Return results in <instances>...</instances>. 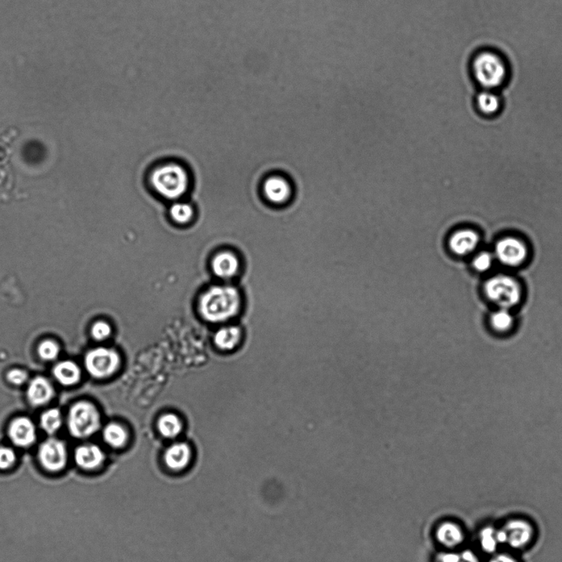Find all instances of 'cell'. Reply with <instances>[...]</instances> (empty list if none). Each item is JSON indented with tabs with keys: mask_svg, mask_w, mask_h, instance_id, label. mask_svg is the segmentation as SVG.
<instances>
[{
	"mask_svg": "<svg viewBox=\"0 0 562 562\" xmlns=\"http://www.w3.org/2000/svg\"><path fill=\"white\" fill-rule=\"evenodd\" d=\"M240 295L235 287H211L199 299V310L208 322L222 323L235 317L240 307Z\"/></svg>",
	"mask_w": 562,
	"mask_h": 562,
	"instance_id": "cell-1",
	"label": "cell"
},
{
	"mask_svg": "<svg viewBox=\"0 0 562 562\" xmlns=\"http://www.w3.org/2000/svg\"><path fill=\"white\" fill-rule=\"evenodd\" d=\"M472 76L482 89L494 90L506 85L509 66L501 53L485 49L474 55L471 61Z\"/></svg>",
	"mask_w": 562,
	"mask_h": 562,
	"instance_id": "cell-2",
	"label": "cell"
},
{
	"mask_svg": "<svg viewBox=\"0 0 562 562\" xmlns=\"http://www.w3.org/2000/svg\"><path fill=\"white\" fill-rule=\"evenodd\" d=\"M490 301L499 309L510 310L522 301L523 288L517 279L507 274H497L487 279L483 286Z\"/></svg>",
	"mask_w": 562,
	"mask_h": 562,
	"instance_id": "cell-3",
	"label": "cell"
},
{
	"mask_svg": "<svg viewBox=\"0 0 562 562\" xmlns=\"http://www.w3.org/2000/svg\"><path fill=\"white\" fill-rule=\"evenodd\" d=\"M151 182L153 188L161 197L176 199L186 193L188 188L189 178L182 166L166 164L153 171Z\"/></svg>",
	"mask_w": 562,
	"mask_h": 562,
	"instance_id": "cell-4",
	"label": "cell"
},
{
	"mask_svg": "<svg viewBox=\"0 0 562 562\" xmlns=\"http://www.w3.org/2000/svg\"><path fill=\"white\" fill-rule=\"evenodd\" d=\"M68 429L74 438L85 439L97 432L101 426L99 412L89 402H78L70 408Z\"/></svg>",
	"mask_w": 562,
	"mask_h": 562,
	"instance_id": "cell-5",
	"label": "cell"
},
{
	"mask_svg": "<svg viewBox=\"0 0 562 562\" xmlns=\"http://www.w3.org/2000/svg\"><path fill=\"white\" fill-rule=\"evenodd\" d=\"M494 256L499 263L509 268H519L530 258V246L516 235H505L495 241Z\"/></svg>",
	"mask_w": 562,
	"mask_h": 562,
	"instance_id": "cell-6",
	"label": "cell"
},
{
	"mask_svg": "<svg viewBox=\"0 0 562 562\" xmlns=\"http://www.w3.org/2000/svg\"><path fill=\"white\" fill-rule=\"evenodd\" d=\"M497 535L501 546L522 550L534 541L535 528L527 519L515 518L508 520L501 528H498Z\"/></svg>",
	"mask_w": 562,
	"mask_h": 562,
	"instance_id": "cell-7",
	"label": "cell"
},
{
	"mask_svg": "<svg viewBox=\"0 0 562 562\" xmlns=\"http://www.w3.org/2000/svg\"><path fill=\"white\" fill-rule=\"evenodd\" d=\"M85 363L91 376L104 378L112 376L118 370L120 356L114 349L98 347L87 353Z\"/></svg>",
	"mask_w": 562,
	"mask_h": 562,
	"instance_id": "cell-8",
	"label": "cell"
},
{
	"mask_svg": "<svg viewBox=\"0 0 562 562\" xmlns=\"http://www.w3.org/2000/svg\"><path fill=\"white\" fill-rule=\"evenodd\" d=\"M481 243L479 232L473 228L464 227L451 233L448 239V248L453 255L467 257L477 252Z\"/></svg>",
	"mask_w": 562,
	"mask_h": 562,
	"instance_id": "cell-9",
	"label": "cell"
},
{
	"mask_svg": "<svg viewBox=\"0 0 562 562\" xmlns=\"http://www.w3.org/2000/svg\"><path fill=\"white\" fill-rule=\"evenodd\" d=\"M41 464L51 472L61 471L67 461V451L62 441L51 438L41 444L39 452Z\"/></svg>",
	"mask_w": 562,
	"mask_h": 562,
	"instance_id": "cell-10",
	"label": "cell"
},
{
	"mask_svg": "<svg viewBox=\"0 0 562 562\" xmlns=\"http://www.w3.org/2000/svg\"><path fill=\"white\" fill-rule=\"evenodd\" d=\"M437 543L446 551L457 550L465 542L466 534L461 524L453 520H445L436 527Z\"/></svg>",
	"mask_w": 562,
	"mask_h": 562,
	"instance_id": "cell-11",
	"label": "cell"
},
{
	"mask_svg": "<svg viewBox=\"0 0 562 562\" xmlns=\"http://www.w3.org/2000/svg\"><path fill=\"white\" fill-rule=\"evenodd\" d=\"M8 435L12 442L17 446L28 447L36 441V427L29 418H16L8 427Z\"/></svg>",
	"mask_w": 562,
	"mask_h": 562,
	"instance_id": "cell-12",
	"label": "cell"
},
{
	"mask_svg": "<svg viewBox=\"0 0 562 562\" xmlns=\"http://www.w3.org/2000/svg\"><path fill=\"white\" fill-rule=\"evenodd\" d=\"M263 190L266 199L274 205H284L290 201L293 193L290 182L281 176L266 179Z\"/></svg>",
	"mask_w": 562,
	"mask_h": 562,
	"instance_id": "cell-13",
	"label": "cell"
},
{
	"mask_svg": "<svg viewBox=\"0 0 562 562\" xmlns=\"http://www.w3.org/2000/svg\"><path fill=\"white\" fill-rule=\"evenodd\" d=\"M53 396V387L47 378L36 377L28 385L27 397L32 406H43L51 401Z\"/></svg>",
	"mask_w": 562,
	"mask_h": 562,
	"instance_id": "cell-14",
	"label": "cell"
},
{
	"mask_svg": "<svg viewBox=\"0 0 562 562\" xmlns=\"http://www.w3.org/2000/svg\"><path fill=\"white\" fill-rule=\"evenodd\" d=\"M74 460L78 466L86 470L99 467L105 460L102 449L95 444H85L76 448Z\"/></svg>",
	"mask_w": 562,
	"mask_h": 562,
	"instance_id": "cell-15",
	"label": "cell"
},
{
	"mask_svg": "<svg viewBox=\"0 0 562 562\" xmlns=\"http://www.w3.org/2000/svg\"><path fill=\"white\" fill-rule=\"evenodd\" d=\"M211 266L216 276L226 280L234 277L238 273L239 261L234 253L222 252L213 258Z\"/></svg>",
	"mask_w": 562,
	"mask_h": 562,
	"instance_id": "cell-16",
	"label": "cell"
},
{
	"mask_svg": "<svg viewBox=\"0 0 562 562\" xmlns=\"http://www.w3.org/2000/svg\"><path fill=\"white\" fill-rule=\"evenodd\" d=\"M502 104L501 96L497 91L482 89L476 96L477 110L487 118L497 115L501 111Z\"/></svg>",
	"mask_w": 562,
	"mask_h": 562,
	"instance_id": "cell-17",
	"label": "cell"
},
{
	"mask_svg": "<svg viewBox=\"0 0 562 562\" xmlns=\"http://www.w3.org/2000/svg\"><path fill=\"white\" fill-rule=\"evenodd\" d=\"M191 459V448L185 443H177L170 446L165 453L166 466L175 471L185 468Z\"/></svg>",
	"mask_w": 562,
	"mask_h": 562,
	"instance_id": "cell-18",
	"label": "cell"
},
{
	"mask_svg": "<svg viewBox=\"0 0 562 562\" xmlns=\"http://www.w3.org/2000/svg\"><path fill=\"white\" fill-rule=\"evenodd\" d=\"M52 372L56 380L64 386L76 385L80 380V369L73 361L65 360L59 362V363L54 366Z\"/></svg>",
	"mask_w": 562,
	"mask_h": 562,
	"instance_id": "cell-19",
	"label": "cell"
},
{
	"mask_svg": "<svg viewBox=\"0 0 562 562\" xmlns=\"http://www.w3.org/2000/svg\"><path fill=\"white\" fill-rule=\"evenodd\" d=\"M241 336L240 329L237 327H226L220 328L215 333L214 341L217 347L223 351H230L239 343Z\"/></svg>",
	"mask_w": 562,
	"mask_h": 562,
	"instance_id": "cell-20",
	"label": "cell"
},
{
	"mask_svg": "<svg viewBox=\"0 0 562 562\" xmlns=\"http://www.w3.org/2000/svg\"><path fill=\"white\" fill-rule=\"evenodd\" d=\"M158 428L160 434L165 438L173 439L180 434L182 424L176 415L165 414L160 418Z\"/></svg>",
	"mask_w": 562,
	"mask_h": 562,
	"instance_id": "cell-21",
	"label": "cell"
},
{
	"mask_svg": "<svg viewBox=\"0 0 562 562\" xmlns=\"http://www.w3.org/2000/svg\"><path fill=\"white\" fill-rule=\"evenodd\" d=\"M103 439L110 446L120 448L127 443V433L119 424H108L103 430Z\"/></svg>",
	"mask_w": 562,
	"mask_h": 562,
	"instance_id": "cell-22",
	"label": "cell"
},
{
	"mask_svg": "<svg viewBox=\"0 0 562 562\" xmlns=\"http://www.w3.org/2000/svg\"><path fill=\"white\" fill-rule=\"evenodd\" d=\"M479 544L483 552L487 554H495L501 547L499 543L497 528L493 526L483 528L479 534Z\"/></svg>",
	"mask_w": 562,
	"mask_h": 562,
	"instance_id": "cell-23",
	"label": "cell"
},
{
	"mask_svg": "<svg viewBox=\"0 0 562 562\" xmlns=\"http://www.w3.org/2000/svg\"><path fill=\"white\" fill-rule=\"evenodd\" d=\"M514 317L510 310L498 309L490 318V323L495 331L498 332H509L514 326Z\"/></svg>",
	"mask_w": 562,
	"mask_h": 562,
	"instance_id": "cell-24",
	"label": "cell"
},
{
	"mask_svg": "<svg viewBox=\"0 0 562 562\" xmlns=\"http://www.w3.org/2000/svg\"><path fill=\"white\" fill-rule=\"evenodd\" d=\"M439 562H481L476 552L470 549L445 551L439 556Z\"/></svg>",
	"mask_w": 562,
	"mask_h": 562,
	"instance_id": "cell-25",
	"label": "cell"
},
{
	"mask_svg": "<svg viewBox=\"0 0 562 562\" xmlns=\"http://www.w3.org/2000/svg\"><path fill=\"white\" fill-rule=\"evenodd\" d=\"M495 261L493 252L488 250H482L474 254L471 260V266L477 273H486L493 269Z\"/></svg>",
	"mask_w": 562,
	"mask_h": 562,
	"instance_id": "cell-26",
	"label": "cell"
},
{
	"mask_svg": "<svg viewBox=\"0 0 562 562\" xmlns=\"http://www.w3.org/2000/svg\"><path fill=\"white\" fill-rule=\"evenodd\" d=\"M62 424V415L59 409H50L41 416V426L48 435H53Z\"/></svg>",
	"mask_w": 562,
	"mask_h": 562,
	"instance_id": "cell-27",
	"label": "cell"
},
{
	"mask_svg": "<svg viewBox=\"0 0 562 562\" xmlns=\"http://www.w3.org/2000/svg\"><path fill=\"white\" fill-rule=\"evenodd\" d=\"M170 215L175 222L185 224L193 219V209L189 204L177 202L171 207Z\"/></svg>",
	"mask_w": 562,
	"mask_h": 562,
	"instance_id": "cell-28",
	"label": "cell"
},
{
	"mask_svg": "<svg viewBox=\"0 0 562 562\" xmlns=\"http://www.w3.org/2000/svg\"><path fill=\"white\" fill-rule=\"evenodd\" d=\"M41 359L47 361L56 360L60 354V347L55 341L47 340L43 341L39 347Z\"/></svg>",
	"mask_w": 562,
	"mask_h": 562,
	"instance_id": "cell-29",
	"label": "cell"
},
{
	"mask_svg": "<svg viewBox=\"0 0 562 562\" xmlns=\"http://www.w3.org/2000/svg\"><path fill=\"white\" fill-rule=\"evenodd\" d=\"M111 328L110 325L102 321L94 323L91 327V334L94 339L97 341H103L111 335Z\"/></svg>",
	"mask_w": 562,
	"mask_h": 562,
	"instance_id": "cell-30",
	"label": "cell"
},
{
	"mask_svg": "<svg viewBox=\"0 0 562 562\" xmlns=\"http://www.w3.org/2000/svg\"><path fill=\"white\" fill-rule=\"evenodd\" d=\"M15 460V453L12 448L0 447V469L10 468Z\"/></svg>",
	"mask_w": 562,
	"mask_h": 562,
	"instance_id": "cell-31",
	"label": "cell"
},
{
	"mask_svg": "<svg viewBox=\"0 0 562 562\" xmlns=\"http://www.w3.org/2000/svg\"><path fill=\"white\" fill-rule=\"evenodd\" d=\"M28 374L23 369H14L7 374V380L14 385H22L28 380Z\"/></svg>",
	"mask_w": 562,
	"mask_h": 562,
	"instance_id": "cell-32",
	"label": "cell"
},
{
	"mask_svg": "<svg viewBox=\"0 0 562 562\" xmlns=\"http://www.w3.org/2000/svg\"><path fill=\"white\" fill-rule=\"evenodd\" d=\"M488 562H519V561L516 559L514 556L510 554V553L501 552L495 553V554L491 556Z\"/></svg>",
	"mask_w": 562,
	"mask_h": 562,
	"instance_id": "cell-33",
	"label": "cell"
}]
</instances>
